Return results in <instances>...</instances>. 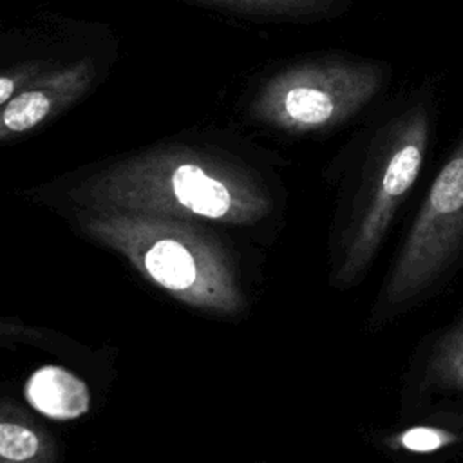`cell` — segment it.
Returning <instances> with one entry per match:
<instances>
[{
	"mask_svg": "<svg viewBox=\"0 0 463 463\" xmlns=\"http://www.w3.org/2000/svg\"><path fill=\"white\" fill-rule=\"evenodd\" d=\"M83 210L143 212L226 226H253L273 212V197L248 166L184 145L123 157L71 192Z\"/></svg>",
	"mask_w": 463,
	"mask_h": 463,
	"instance_id": "obj_1",
	"label": "cell"
},
{
	"mask_svg": "<svg viewBox=\"0 0 463 463\" xmlns=\"http://www.w3.org/2000/svg\"><path fill=\"white\" fill-rule=\"evenodd\" d=\"M76 224L150 284L197 311L237 317L246 293L233 255L195 221L125 210H85Z\"/></svg>",
	"mask_w": 463,
	"mask_h": 463,
	"instance_id": "obj_2",
	"label": "cell"
},
{
	"mask_svg": "<svg viewBox=\"0 0 463 463\" xmlns=\"http://www.w3.org/2000/svg\"><path fill=\"white\" fill-rule=\"evenodd\" d=\"M429 130L425 105H414L371 141L329 232L327 273L335 289L349 291L371 271L421 172Z\"/></svg>",
	"mask_w": 463,
	"mask_h": 463,
	"instance_id": "obj_3",
	"label": "cell"
},
{
	"mask_svg": "<svg viewBox=\"0 0 463 463\" xmlns=\"http://www.w3.org/2000/svg\"><path fill=\"white\" fill-rule=\"evenodd\" d=\"M463 262V137L439 168L371 304L376 333L427 302Z\"/></svg>",
	"mask_w": 463,
	"mask_h": 463,
	"instance_id": "obj_4",
	"label": "cell"
},
{
	"mask_svg": "<svg viewBox=\"0 0 463 463\" xmlns=\"http://www.w3.org/2000/svg\"><path fill=\"white\" fill-rule=\"evenodd\" d=\"M380 85L382 71L371 63L306 61L271 76L253 98L250 114L289 134L322 132L351 119Z\"/></svg>",
	"mask_w": 463,
	"mask_h": 463,
	"instance_id": "obj_5",
	"label": "cell"
},
{
	"mask_svg": "<svg viewBox=\"0 0 463 463\" xmlns=\"http://www.w3.org/2000/svg\"><path fill=\"white\" fill-rule=\"evenodd\" d=\"M436 405L463 407V306L449 324L418 342L400 382L398 420Z\"/></svg>",
	"mask_w": 463,
	"mask_h": 463,
	"instance_id": "obj_6",
	"label": "cell"
},
{
	"mask_svg": "<svg viewBox=\"0 0 463 463\" xmlns=\"http://www.w3.org/2000/svg\"><path fill=\"white\" fill-rule=\"evenodd\" d=\"M365 441L391 463L463 459V407L436 405L411 420L365 432Z\"/></svg>",
	"mask_w": 463,
	"mask_h": 463,
	"instance_id": "obj_7",
	"label": "cell"
},
{
	"mask_svg": "<svg viewBox=\"0 0 463 463\" xmlns=\"http://www.w3.org/2000/svg\"><path fill=\"white\" fill-rule=\"evenodd\" d=\"M90 60H78L29 80L0 105V141L27 134L76 103L90 87Z\"/></svg>",
	"mask_w": 463,
	"mask_h": 463,
	"instance_id": "obj_8",
	"label": "cell"
},
{
	"mask_svg": "<svg viewBox=\"0 0 463 463\" xmlns=\"http://www.w3.org/2000/svg\"><path fill=\"white\" fill-rule=\"evenodd\" d=\"M25 398L38 412L54 420L80 418L90 407V392L85 382L56 365H45L29 376Z\"/></svg>",
	"mask_w": 463,
	"mask_h": 463,
	"instance_id": "obj_9",
	"label": "cell"
},
{
	"mask_svg": "<svg viewBox=\"0 0 463 463\" xmlns=\"http://www.w3.org/2000/svg\"><path fill=\"white\" fill-rule=\"evenodd\" d=\"M54 438L16 405L0 400V463H56Z\"/></svg>",
	"mask_w": 463,
	"mask_h": 463,
	"instance_id": "obj_10",
	"label": "cell"
},
{
	"mask_svg": "<svg viewBox=\"0 0 463 463\" xmlns=\"http://www.w3.org/2000/svg\"><path fill=\"white\" fill-rule=\"evenodd\" d=\"M248 16L311 18L326 13L333 0H201Z\"/></svg>",
	"mask_w": 463,
	"mask_h": 463,
	"instance_id": "obj_11",
	"label": "cell"
},
{
	"mask_svg": "<svg viewBox=\"0 0 463 463\" xmlns=\"http://www.w3.org/2000/svg\"><path fill=\"white\" fill-rule=\"evenodd\" d=\"M40 72L42 71L38 63H27L13 71L0 72V105H4L18 89H22L29 80H33Z\"/></svg>",
	"mask_w": 463,
	"mask_h": 463,
	"instance_id": "obj_12",
	"label": "cell"
}]
</instances>
